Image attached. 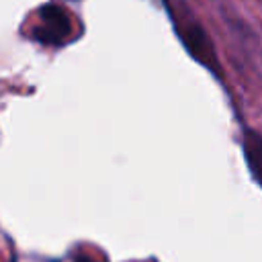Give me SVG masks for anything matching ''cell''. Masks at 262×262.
<instances>
[{
    "label": "cell",
    "instance_id": "obj_1",
    "mask_svg": "<svg viewBox=\"0 0 262 262\" xmlns=\"http://www.w3.org/2000/svg\"><path fill=\"white\" fill-rule=\"evenodd\" d=\"M39 20H41V27L35 37L43 43H61L70 33L68 12L55 4L43 6L39 12Z\"/></svg>",
    "mask_w": 262,
    "mask_h": 262
},
{
    "label": "cell",
    "instance_id": "obj_2",
    "mask_svg": "<svg viewBox=\"0 0 262 262\" xmlns=\"http://www.w3.org/2000/svg\"><path fill=\"white\" fill-rule=\"evenodd\" d=\"M182 39H184V43H186V47L190 49V53L199 59V61H203L207 68H211V70H215L217 68V59H215V53H213V47H211V43H209V39L205 37V33H203V29L201 27H188V29H184L182 31Z\"/></svg>",
    "mask_w": 262,
    "mask_h": 262
},
{
    "label": "cell",
    "instance_id": "obj_3",
    "mask_svg": "<svg viewBox=\"0 0 262 262\" xmlns=\"http://www.w3.org/2000/svg\"><path fill=\"white\" fill-rule=\"evenodd\" d=\"M244 154H246V162L252 176L262 186V137L256 131L244 133Z\"/></svg>",
    "mask_w": 262,
    "mask_h": 262
}]
</instances>
